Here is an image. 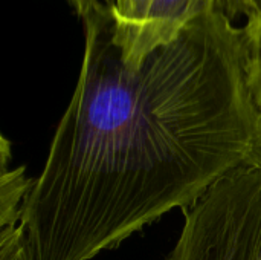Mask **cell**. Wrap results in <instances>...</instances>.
Masks as SVG:
<instances>
[{"instance_id":"cell-1","label":"cell","mask_w":261,"mask_h":260,"mask_svg":"<svg viewBox=\"0 0 261 260\" xmlns=\"http://www.w3.org/2000/svg\"><path fill=\"white\" fill-rule=\"evenodd\" d=\"M80 18L78 83L23 204L31 260L93 259L261 164L243 26L210 11L135 67L110 0Z\"/></svg>"},{"instance_id":"cell-2","label":"cell","mask_w":261,"mask_h":260,"mask_svg":"<svg viewBox=\"0 0 261 260\" xmlns=\"http://www.w3.org/2000/svg\"><path fill=\"white\" fill-rule=\"evenodd\" d=\"M213 3L214 0H153L138 34L121 48L125 61L138 67L150 52L173 41L190 23L213 11Z\"/></svg>"},{"instance_id":"cell-3","label":"cell","mask_w":261,"mask_h":260,"mask_svg":"<svg viewBox=\"0 0 261 260\" xmlns=\"http://www.w3.org/2000/svg\"><path fill=\"white\" fill-rule=\"evenodd\" d=\"M9 143L5 141L0 179V260H31L21 218L32 179L24 176V167L9 169Z\"/></svg>"},{"instance_id":"cell-4","label":"cell","mask_w":261,"mask_h":260,"mask_svg":"<svg viewBox=\"0 0 261 260\" xmlns=\"http://www.w3.org/2000/svg\"><path fill=\"white\" fill-rule=\"evenodd\" d=\"M153 0H110L115 18V40L125 48L141 29Z\"/></svg>"},{"instance_id":"cell-5","label":"cell","mask_w":261,"mask_h":260,"mask_svg":"<svg viewBox=\"0 0 261 260\" xmlns=\"http://www.w3.org/2000/svg\"><path fill=\"white\" fill-rule=\"evenodd\" d=\"M213 12L236 26L243 18L245 28H255L261 23V0H214Z\"/></svg>"},{"instance_id":"cell-6","label":"cell","mask_w":261,"mask_h":260,"mask_svg":"<svg viewBox=\"0 0 261 260\" xmlns=\"http://www.w3.org/2000/svg\"><path fill=\"white\" fill-rule=\"evenodd\" d=\"M245 29L248 32L249 51V87L254 103L261 115V23L255 28Z\"/></svg>"},{"instance_id":"cell-7","label":"cell","mask_w":261,"mask_h":260,"mask_svg":"<svg viewBox=\"0 0 261 260\" xmlns=\"http://www.w3.org/2000/svg\"><path fill=\"white\" fill-rule=\"evenodd\" d=\"M95 2L98 0H67V3L73 8V11L78 14V17H81Z\"/></svg>"},{"instance_id":"cell-8","label":"cell","mask_w":261,"mask_h":260,"mask_svg":"<svg viewBox=\"0 0 261 260\" xmlns=\"http://www.w3.org/2000/svg\"><path fill=\"white\" fill-rule=\"evenodd\" d=\"M254 260H261V244H260V248H258V251H257V254H255V259Z\"/></svg>"}]
</instances>
